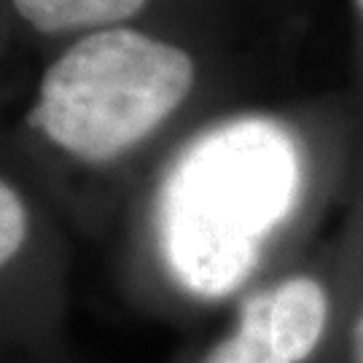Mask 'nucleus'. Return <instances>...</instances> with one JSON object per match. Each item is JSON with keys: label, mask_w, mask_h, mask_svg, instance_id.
Here are the masks:
<instances>
[{"label": "nucleus", "mask_w": 363, "mask_h": 363, "mask_svg": "<svg viewBox=\"0 0 363 363\" xmlns=\"http://www.w3.org/2000/svg\"><path fill=\"white\" fill-rule=\"evenodd\" d=\"M342 103L218 108L154 162L145 226L162 277L213 304L261 272L267 256L355 154Z\"/></svg>", "instance_id": "1"}, {"label": "nucleus", "mask_w": 363, "mask_h": 363, "mask_svg": "<svg viewBox=\"0 0 363 363\" xmlns=\"http://www.w3.org/2000/svg\"><path fill=\"white\" fill-rule=\"evenodd\" d=\"M220 86L210 35L154 25L94 30L46 54L6 154L84 178L132 172L218 111Z\"/></svg>", "instance_id": "2"}, {"label": "nucleus", "mask_w": 363, "mask_h": 363, "mask_svg": "<svg viewBox=\"0 0 363 363\" xmlns=\"http://www.w3.org/2000/svg\"><path fill=\"white\" fill-rule=\"evenodd\" d=\"M334 298L323 277L294 272L256 288L240 304L232 331L202 363H307L331 323Z\"/></svg>", "instance_id": "3"}, {"label": "nucleus", "mask_w": 363, "mask_h": 363, "mask_svg": "<svg viewBox=\"0 0 363 363\" xmlns=\"http://www.w3.org/2000/svg\"><path fill=\"white\" fill-rule=\"evenodd\" d=\"M226 0H3V38L43 54L94 30L154 25L210 35Z\"/></svg>", "instance_id": "4"}, {"label": "nucleus", "mask_w": 363, "mask_h": 363, "mask_svg": "<svg viewBox=\"0 0 363 363\" xmlns=\"http://www.w3.org/2000/svg\"><path fill=\"white\" fill-rule=\"evenodd\" d=\"M350 16H352V67H355L358 103L363 108V0H350Z\"/></svg>", "instance_id": "5"}, {"label": "nucleus", "mask_w": 363, "mask_h": 363, "mask_svg": "<svg viewBox=\"0 0 363 363\" xmlns=\"http://www.w3.org/2000/svg\"><path fill=\"white\" fill-rule=\"evenodd\" d=\"M350 363H363V301L350 325Z\"/></svg>", "instance_id": "6"}]
</instances>
